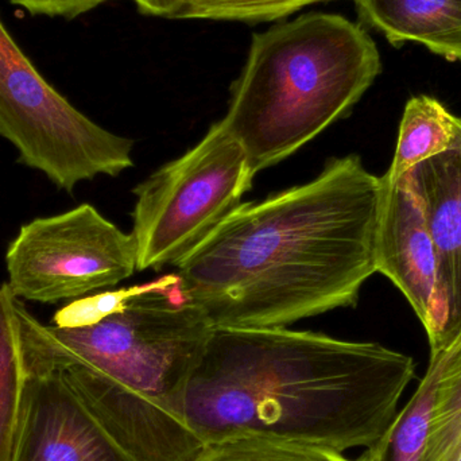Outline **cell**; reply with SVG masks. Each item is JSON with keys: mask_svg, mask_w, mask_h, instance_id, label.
<instances>
[{"mask_svg": "<svg viewBox=\"0 0 461 461\" xmlns=\"http://www.w3.org/2000/svg\"><path fill=\"white\" fill-rule=\"evenodd\" d=\"M384 180L360 157L236 208L176 263L184 294L213 328H286L357 305L376 273Z\"/></svg>", "mask_w": 461, "mask_h": 461, "instance_id": "cell-1", "label": "cell"}, {"mask_svg": "<svg viewBox=\"0 0 461 461\" xmlns=\"http://www.w3.org/2000/svg\"><path fill=\"white\" fill-rule=\"evenodd\" d=\"M416 376L378 343L287 328H213L184 394L205 446L255 438L344 452L373 446Z\"/></svg>", "mask_w": 461, "mask_h": 461, "instance_id": "cell-2", "label": "cell"}, {"mask_svg": "<svg viewBox=\"0 0 461 461\" xmlns=\"http://www.w3.org/2000/svg\"><path fill=\"white\" fill-rule=\"evenodd\" d=\"M381 72L378 46L346 16L278 22L252 35L221 123L258 175L349 115Z\"/></svg>", "mask_w": 461, "mask_h": 461, "instance_id": "cell-3", "label": "cell"}, {"mask_svg": "<svg viewBox=\"0 0 461 461\" xmlns=\"http://www.w3.org/2000/svg\"><path fill=\"white\" fill-rule=\"evenodd\" d=\"M18 316L35 344L113 382L188 384L213 330L175 273L70 301L51 325L19 303Z\"/></svg>", "mask_w": 461, "mask_h": 461, "instance_id": "cell-4", "label": "cell"}, {"mask_svg": "<svg viewBox=\"0 0 461 461\" xmlns=\"http://www.w3.org/2000/svg\"><path fill=\"white\" fill-rule=\"evenodd\" d=\"M255 172L221 121L134 189L137 271L175 266L243 203Z\"/></svg>", "mask_w": 461, "mask_h": 461, "instance_id": "cell-5", "label": "cell"}, {"mask_svg": "<svg viewBox=\"0 0 461 461\" xmlns=\"http://www.w3.org/2000/svg\"><path fill=\"white\" fill-rule=\"evenodd\" d=\"M0 135L16 149L19 162L65 192L134 167V142L103 129L70 104L35 69L2 21Z\"/></svg>", "mask_w": 461, "mask_h": 461, "instance_id": "cell-6", "label": "cell"}, {"mask_svg": "<svg viewBox=\"0 0 461 461\" xmlns=\"http://www.w3.org/2000/svg\"><path fill=\"white\" fill-rule=\"evenodd\" d=\"M14 297L34 303L77 300L110 289L137 271L131 233L91 204L24 224L5 254Z\"/></svg>", "mask_w": 461, "mask_h": 461, "instance_id": "cell-7", "label": "cell"}, {"mask_svg": "<svg viewBox=\"0 0 461 461\" xmlns=\"http://www.w3.org/2000/svg\"><path fill=\"white\" fill-rule=\"evenodd\" d=\"M23 351L26 384L10 461H132L62 371L24 341Z\"/></svg>", "mask_w": 461, "mask_h": 461, "instance_id": "cell-8", "label": "cell"}, {"mask_svg": "<svg viewBox=\"0 0 461 461\" xmlns=\"http://www.w3.org/2000/svg\"><path fill=\"white\" fill-rule=\"evenodd\" d=\"M384 180L378 230L376 273L405 295L430 341L440 327L441 298L438 255L421 200L405 176Z\"/></svg>", "mask_w": 461, "mask_h": 461, "instance_id": "cell-9", "label": "cell"}, {"mask_svg": "<svg viewBox=\"0 0 461 461\" xmlns=\"http://www.w3.org/2000/svg\"><path fill=\"white\" fill-rule=\"evenodd\" d=\"M421 200L438 255L441 316L430 355L461 341V118L448 150L405 175Z\"/></svg>", "mask_w": 461, "mask_h": 461, "instance_id": "cell-10", "label": "cell"}, {"mask_svg": "<svg viewBox=\"0 0 461 461\" xmlns=\"http://www.w3.org/2000/svg\"><path fill=\"white\" fill-rule=\"evenodd\" d=\"M360 18L392 45L419 43L461 64V0H354Z\"/></svg>", "mask_w": 461, "mask_h": 461, "instance_id": "cell-11", "label": "cell"}, {"mask_svg": "<svg viewBox=\"0 0 461 461\" xmlns=\"http://www.w3.org/2000/svg\"><path fill=\"white\" fill-rule=\"evenodd\" d=\"M456 119L435 97H411L403 111L392 167L384 176L398 180L417 165L448 150L456 135Z\"/></svg>", "mask_w": 461, "mask_h": 461, "instance_id": "cell-12", "label": "cell"}, {"mask_svg": "<svg viewBox=\"0 0 461 461\" xmlns=\"http://www.w3.org/2000/svg\"><path fill=\"white\" fill-rule=\"evenodd\" d=\"M26 384L18 298L0 286V461H10Z\"/></svg>", "mask_w": 461, "mask_h": 461, "instance_id": "cell-13", "label": "cell"}, {"mask_svg": "<svg viewBox=\"0 0 461 461\" xmlns=\"http://www.w3.org/2000/svg\"><path fill=\"white\" fill-rule=\"evenodd\" d=\"M435 401L424 461H457L461 455V341L430 355Z\"/></svg>", "mask_w": 461, "mask_h": 461, "instance_id": "cell-14", "label": "cell"}, {"mask_svg": "<svg viewBox=\"0 0 461 461\" xmlns=\"http://www.w3.org/2000/svg\"><path fill=\"white\" fill-rule=\"evenodd\" d=\"M143 15L167 19L260 23L286 19L297 11L332 0H132Z\"/></svg>", "mask_w": 461, "mask_h": 461, "instance_id": "cell-15", "label": "cell"}, {"mask_svg": "<svg viewBox=\"0 0 461 461\" xmlns=\"http://www.w3.org/2000/svg\"><path fill=\"white\" fill-rule=\"evenodd\" d=\"M435 401V371L428 367L411 401L357 461H424Z\"/></svg>", "mask_w": 461, "mask_h": 461, "instance_id": "cell-16", "label": "cell"}, {"mask_svg": "<svg viewBox=\"0 0 461 461\" xmlns=\"http://www.w3.org/2000/svg\"><path fill=\"white\" fill-rule=\"evenodd\" d=\"M194 461H357L349 460L340 452L308 444L287 443L271 438H229L205 446Z\"/></svg>", "mask_w": 461, "mask_h": 461, "instance_id": "cell-17", "label": "cell"}, {"mask_svg": "<svg viewBox=\"0 0 461 461\" xmlns=\"http://www.w3.org/2000/svg\"><path fill=\"white\" fill-rule=\"evenodd\" d=\"M32 15L75 19L110 0H10Z\"/></svg>", "mask_w": 461, "mask_h": 461, "instance_id": "cell-18", "label": "cell"}, {"mask_svg": "<svg viewBox=\"0 0 461 461\" xmlns=\"http://www.w3.org/2000/svg\"><path fill=\"white\" fill-rule=\"evenodd\" d=\"M457 461H461V455H460V457H459V459H457Z\"/></svg>", "mask_w": 461, "mask_h": 461, "instance_id": "cell-19", "label": "cell"}]
</instances>
